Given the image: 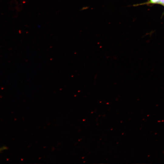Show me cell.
<instances>
[{"mask_svg":"<svg viewBox=\"0 0 164 164\" xmlns=\"http://www.w3.org/2000/svg\"><path fill=\"white\" fill-rule=\"evenodd\" d=\"M160 0H150L148 3L150 4H159Z\"/></svg>","mask_w":164,"mask_h":164,"instance_id":"1","label":"cell"},{"mask_svg":"<svg viewBox=\"0 0 164 164\" xmlns=\"http://www.w3.org/2000/svg\"><path fill=\"white\" fill-rule=\"evenodd\" d=\"M7 149V148L5 146H3L2 147H1L0 149V151H3V150H5V149Z\"/></svg>","mask_w":164,"mask_h":164,"instance_id":"2","label":"cell"},{"mask_svg":"<svg viewBox=\"0 0 164 164\" xmlns=\"http://www.w3.org/2000/svg\"><path fill=\"white\" fill-rule=\"evenodd\" d=\"M87 8H88V7H84L81 9V10H85L86 9H87Z\"/></svg>","mask_w":164,"mask_h":164,"instance_id":"3","label":"cell"}]
</instances>
